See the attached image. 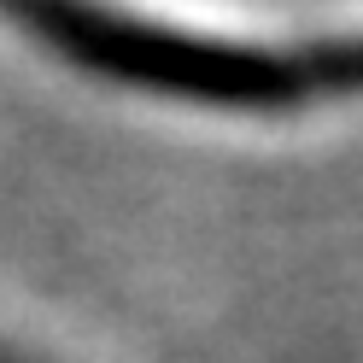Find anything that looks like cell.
<instances>
[{
  "instance_id": "6da1fadb",
  "label": "cell",
  "mask_w": 363,
  "mask_h": 363,
  "mask_svg": "<svg viewBox=\"0 0 363 363\" xmlns=\"http://www.w3.org/2000/svg\"><path fill=\"white\" fill-rule=\"evenodd\" d=\"M12 24L35 30L71 65L164 100H199L223 111H287L323 94L363 88V35L340 41H258L188 24H152L100 6H12Z\"/></svg>"
}]
</instances>
